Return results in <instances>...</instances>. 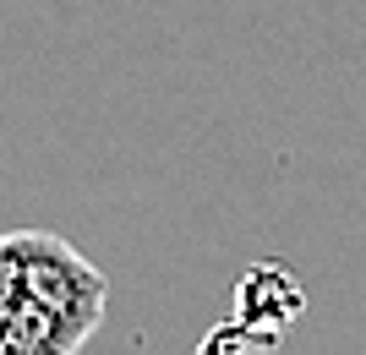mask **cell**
Masks as SVG:
<instances>
[{
	"mask_svg": "<svg viewBox=\"0 0 366 355\" xmlns=\"http://www.w3.org/2000/svg\"><path fill=\"white\" fill-rule=\"evenodd\" d=\"M109 279L55 230H0V355H71L99 334Z\"/></svg>",
	"mask_w": 366,
	"mask_h": 355,
	"instance_id": "obj_1",
	"label": "cell"
}]
</instances>
